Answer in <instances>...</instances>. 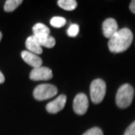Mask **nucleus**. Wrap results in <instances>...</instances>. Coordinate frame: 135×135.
Segmentation results:
<instances>
[{
    "label": "nucleus",
    "instance_id": "1",
    "mask_svg": "<svg viewBox=\"0 0 135 135\" xmlns=\"http://www.w3.org/2000/svg\"><path fill=\"white\" fill-rule=\"evenodd\" d=\"M133 33L128 28L118 30L109 40L108 47L112 53H122L127 50L133 42Z\"/></svg>",
    "mask_w": 135,
    "mask_h": 135
},
{
    "label": "nucleus",
    "instance_id": "2",
    "mask_svg": "<svg viewBox=\"0 0 135 135\" xmlns=\"http://www.w3.org/2000/svg\"><path fill=\"white\" fill-rule=\"evenodd\" d=\"M134 96V90L130 84L126 83L120 86L116 95V104L121 109L130 106Z\"/></svg>",
    "mask_w": 135,
    "mask_h": 135
},
{
    "label": "nucleus",
    "instance_id": "3",
    "mask_svg": "<svg viewBox=\"0 0 135 135\" xmlns=\"http://www.w3.org/2000/svg\"><path fill=\"white\" fill-rule=\"evenodd\" d=\"M58 92L57 88L49 83H43L38 85L33 90V98L38 101L47 100L56 96Z\"/></svg>",
    "mask_w": 135,
    "mask_h": 135
},
{
    "label": "nucleus",
    "instance_id": "4",
    "mask_svg": "<svg viewBox=\"0 0 135 135\" xmlns=\"http://www.w3.org/2000/svg\"><path fill=\"white\" fill-rule=\"evenodd\" d=\"M105 92L106 84L102 79H95L90 84V98L94 104H99L103 101Z\"/></svg>",
    "mask_w": 135,
    "mask_h": 135
},
{
    "label": "nucleus",
    "instance_id": "5",
    "mask_svg": "<svg viewBox=\"0 0 135 135\" xmlns=\"http://www.w3.org/2000/svg\"><path fill=\"white\" fill-rule=\"evenodd\" d=\"M89 107V100L85 94L79 93L75 96L73 101V109L78 115L85 114Z\"/></svg>",
    "mask_w": 135,
    "mask_h": 135
},
{
    "label": "nucleus",
    "instance_id": "6",
    "mask_svg": "<svg viewBox=\"0 0 135 135\" xmlns=\"http://www.w3.org/2000/svg\"><path fill=\"white\" fill-rule=\"evenodd\" d=\"M29 77L33 81L49 80L53 77V72L47 67H40L36 68V69H33Z\"/></svg>",
    "mask_w": 135,
    "mask_h": 135
},
{
    "label": "nucleus",
    "instance_id": "7",
    "mask_svg": "<svg viewBox=\"0 0 135 135\" xmlns=\"http://www.w3.org/2000/svg\"><path fill=\"white\" fill-rule=\"evenodd\" d=\"M67 102V97L65 95H60L57 98L53 100L52 102H49L46 106L47 112L55 114L59 112H61L63 109Z\"/></svg>",
    "mask_w": 135,
    "mask_h": 135
},
{
    "label": "nucleus",
    "instance_id": "8",
    "mask_svg": "<svg viewBox=\"0 0 135 135\" xmlns=\"http://www.w3.org/2000/svg\"><path fill=\"white\" fill-rule=\"evenodd\" d=\"M118 31V24L114 18H107L103 23V33L108 39H110Z\"/></svg>",
    "mask_w": 135,
    "mask_h": 135
},
{
    "label": "nucleus",
    "instance_id": "9",
    "mask_svg": "<svg viewBox=\"0 0 135 135\" xmlns=\"http://www.w3.org/2000/svg\"><path fill=\"white\" fill-rule=\"evenodd\" d=\"M21 57H22V59L26 63L33 67V69L40 68L42 65L41 58L40 56H38L37 55H34V54L29 52L27 50H25L21 53Z\"/></svg>",
    "mask_w": 135,
    "mask_h": 135
},
{
    "label": "nucleus",
    "instance_id": "10",
    "mask_svg": "<svg viewBox=\"0 0 135 135\" xmlns=\"http://www.w3.org/2000/svg\"><path fill=\"white\" fill-rule=\"evenodd\" d=\"M26 47L27 51L34 54V55H40L42 54V47L40 45L36 37L32 35L29 36L26 40Z\"/></svg>",
    "mask_w": 135,
    "mask_h": 135
},
{
    "label": "nucleus",
    "instance_id": "11",
    "mask_svg": "<svg viewBox=\"0 0 135 135\" xmlns=\"http://www.w3.org/2000/svg\"><path fill=\"white\" fill-rule=\"evenodd\" d=\"M33 36L36 38H41L50 35V30L47 26L42 23H37L33 27Z\"/></svg>",
    "mask_w": 135,
    "mask_h": 135
},
{
    "label": "nucleus",
    "instance_id": "12",
    "mask_svg": "<svg viewBox=\"0 0 135 135\" xmlns=\"http://www.w3.org/2000/svg\"><path fill=\"white\" fill-rule=\"evenodd\" d=\"M39 41L40 45L41 47H45L47 48H52L55 47V38L48 35V36H45V37H41V38H36Z\"/></svg>",
    "mask_w": 135,
    "mask_h": 135
},
{
    "label": "nucleus",
    "instance_id": "13",
    "mask_svg": "<svg viewBox=\"0 0 135 135\" xmlns=\"http://www.w3.org/2000/svg\"><path fill=\"white\" fill-rule=\"evenodd\" d=\"M57 4L61 8L66 11H73L77 6V2L75 0H59Z\"/></svg>",
    "mask_w": 135,
    "mask_h": 135
},
{
    "label": "nucleus",
    "instance_id": "14",
    "mask_svg": "<svg viewBox=\"0 0 135 135\" xmlns=\"http://www.w3.org/2000/svg\"><path fill=\"white\" fill-rule=\"evenodd\" d=\"M22 0H7L4 4V11L5 12H12L16 8H18L22 4Z\"/></svg>",
    "mask_w": 135,
    "mask_h": 135
},
{
    "label": "nucleus",
    "instance_id": "15",
    "mask_svg": "<svg viewBox=\"0 0 135 135\" xmlns=\"http://www.w3.org/2000/svg\"><path fill=\"white\" fill-rule=\"evenodd\" d=\"M51 26L56 28H61L65 26L66 20L62 17H53L50 20Z\"/></svg>",
    "mask_w": 135,
    "mask_h": 135
},
{
    "label": "nucleus",
    "instance_id": "16",
    "mask_svg": "<svg viewBox=\"0 0 135 135\" xmlns=\"http://www.w3.org/2000/svg\"><path fill=\"white\" fill-rule=\"evenodd\" d=\"M79 33V26L76 24H72L67 31V33L69 37H75Z\"/></svg>",
    "mask_w": 135,
    "mask_h": 135
},
{
    "label": "nucleus",
    "instance_id": "17",
    "mask_svg": "<svg viewBox=\"0 0 135 135\" xmlns=\"http://www.w3.org/2000/svg\"><path fill=\"white\" fill-rule=\"evenodd\" d=\"M83 135H104L103 132L100 128L98 127H93L89 129L87 132H85Z\"/></svg>",
    "mask_w": 135,
    "mask_h": 135
},
{
    "label": "nucleus",
    "instance_id": "18",
    "mask_svg": "<svg viewBox=\"0 0 135 135\" xmlns=\"http://www.w3.org/2000/svg\"><path fill=\"white\" fill-rule=\"evenodd\" d=\"M124 135H135V121L128 126Z\"/></svg>",
    "mask_w": 135,
    "mask_h": 135
},
{
    "label": "nucleus",
    "instance_id": "19",
    "mask_svg": "<svg viewBox=\"0 0 135 135\" xmlns=\"http://www.w3.org/2000/svg\"><path fill=\"white\" fill-rule=\"evenodd\" d=\"M129 8H130L131 12L133 13H135V0H133V1L131 2L130 4V6H129Z\"/></svg>",
    "mask_w": 135,
    "mask_h": 135
},
{
    "label": "nucleus",
    "instance_id": "20",
    "mask_svg": "<svg viewBox=\"0 0 135 135\" xmlns=\"http://www.w3.org/2000/svg\"><path fill=\"white\" fill-rule=\"evenodd\" d=\"M4 82V75L2 74V72L0 71V84L3 83Z\"/></svg>",
    "mask_w": 135,
    "mask_h": 135
},
{
    "label": "nucleus",
    "instance_id": "21",
    "mask_svg": "<svg viewBox=\"0 0 135 135\" xmlns=\"http://www.w3.org/2000/svg\"><path fill=\"white\" fill-rule=\"evenodd\" d=\"M1 39H2V33H1V32H0V41H1Z\"/></svg>",
    "mask_w": 135,
    "mask_h": 135
}]
</instances>
